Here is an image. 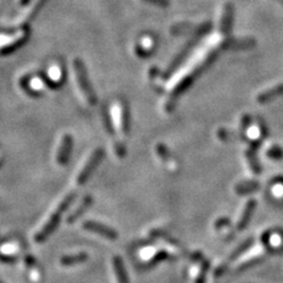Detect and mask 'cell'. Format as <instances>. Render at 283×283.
I'll use <instances>...</instances> for the list:
<instances>
[{"label": "cell", "mask_w": 283, "mask_h": 283, "mask_svg": "<svg viewBox=\"0 0 283 283\" xmlns=\"http://www.w3.org/2000/svg\"><path fill=\"white\" fill-rule=\"evenodd\" d=\"M75 197H76L75 194H68L67 196H65V199L59 203V205L57 207L56 210L52 213L49 221L44 224L42 230L35 233L34 241L37 242V243H43V242H45L49 237H50L52 233H54V230L58 228L63 213L67 210V208L70 207L72 200H75Z\"/></svg>", "instance_id": "1"}, {"label": "cell", "mask_w": 283, "mask_h": 283, "mask_svg": "<svg viewBox=\"0 0 283 283\" xmlns=\"http://www.w3.org/2000/svg\"><path fill=\"white\" fill-rule=\"evenodd\" d=\"M73 70H75V75L79 90L83 93L85 100H86L90 105H96V104H97V96H96V92L93 91L91 83H90L89 81L86 67H85L84 63L78 58L73 60Z\"/></svg>", "instance_id": "2"}, {"label": "cell", "mask_w": 283, "mask_h": 283, "mask_svg": "<svg viewBox=\"0 0 283 283\" xmlns=\"http://www.w3.org/2000/svg\"><path fill=\"white\" fill-rule=\"evenodd\" d=\"M103 156H104V151L103 149H100V148L96 149L91 155H90V157L87 158V162L84 164V166L82 167L81 172H79L76 178V182L78 185H83V184L87 182L90 176L92 175L93 171H95L96 167L98 166V164L100 163Z\"/></svg>", "instance_id": "3"}, {"label": "cell", "mask_w": 283, "mask_h": 283, "mask_svg": "<svg viewBox=\"0 0 283 283\" xmlns=\"http://www.w3.org/2000/svg\"><path fill=\"white\" fill-rule=\"evenodd\" d=\"M30 35L29 30L24 29L23 31L19 32L13 37H5L6 39L0 40V52L1 53H10L13 50L19 48L20 45H23L24 43L27 40V37Z\"/></svg>", "instance_id": "4"}, {"label": "cell", "mask_w": 283, "mask_h": 283, "mask_svg": "<svg viewBox=\"0 0 283 283\" xmlns=\"http://www.w3.org/2000/svg\"><path fill=\"white\" fill-rule=\"evenodd\" d=\"M83 228L85 230H87V232L98 233V235H100L101 237L108 238V240L110 241H115L118 238V233L116 230L108 227V225L100 223V222L86 221L83 224Z\"/></svg>", "instance_id": "5"}, {"label": "cell", "mask_w": 283, "mask_h": 283, "mask_svg": "<svg viewBox=\"0 0 283 283\" xmlns=\"http://www.w3.org/2000/svg\"><path fill=\"white\" fill-rule=\"evenodd\" d=\"M72 144H73V139L71 137V134H64L62 137V141H60V144L58 147V151H57V156H56V161L59 166H67L68 163V158H70L71 155V150H72Z\"/></svg>", "instance_id": "6"}, {"label": "cell", "mask_w": 283, "mask_h": 283, "mask_svg": "<svg viewBox=\"0 0 283 283\" xmlns=\"http://www.w3.org/2000/svg\"><path fill=\"white\" fill-rule=\"evenodd\" d=\"M115 111V119H116V125L117 128L119 129L120 133L123 136H125L129 131V126H128V117H126V109L124 105L122 104H117L114 109Z\"/></svg>", "instance_id": "7"}, {"label": "cell", "mask_w": 283, "mask_h": 283, "mask_svg": "<svg viewBox=\"0 0 283 283\" xmlns=\"http://www.w3.org/2000/svg\"><path fill=\"white\" fill-rule=\"evenodd\" d=\"M92 202H93V199L90 195H86V196H84V199L82 200V202L79 203L78 204V207H77L75 209V211L73 213H71L70 215H68L67 217V223H73V222H76L77 219L79 218L83 214L85 213V211L87 210V208L90 207V205L92 204Z\"/></svg>", "instance_id": "8"}, {"label": "cell", "mask_w": 283, "mask_h": 283, "mask_svg": "<svg viewBox=\"0 0 283 283\" xmlns=\"http://www.w3.org/2000/svg\"><path fill=\"white\" fill-rule=\"evenodd\" d=\"M112 266H114V270L115 274H116V279L118 283H130L129 282L128 274H126L124 262H123L120 256H115L112 258Z\"/></svg>", "instance_id": "9"}, {"label": "cell", "mask_w": 283, "mask_h": 283, "mask_svg": "<svg viewBox=\"0 0 283 283\" xmlns=\"http://www.w3.org/2000/svg\"><path fill=\"white\" fill-rule=\"evenodd\" d=\"M89 260V255L86 252H79L76 255H67L60 258V265L63 266H72L79 263H83L85 261Z\"/></svg>", "instance_id": "10"}, {"label": "cell", "mask_w": 283, "mask_h": 283, "mask_svg": "<svg viewBox=\"0 0 283 283\" xmlns=\"http://www.w3.org/2000/svg\"><path fill=\"white\" fill-rule=\"evenodd\" d=\"M255 207H256V202L255 200H249L248 203L244 207L243 213H242L240 221L237 223V230H243L247 227V224L249 223L250 216H251L252 211H254Z\"/></svg>", "instance_id": "11"}, {"label": "cell", "mask_w": 283, "mask_h": 283, "mask_svg": "<svg viewBox=\"0 0 283 283\" xmlns=\"http://www.w3.org/2000/svg\"><path fill=\"white\" fill-rule=\"evenodd\" d=\"M46 0H35V2L31 6V9L29 10V12L26 13L25 16H24L23 18V21H21V25H24V24H27L29 21H31L32 19H33L35 16L38 15V12H39L40 9L43 7V5L45 4Z\"/></svg>", "instance_id": "12"}, {"label": "cell", "mask_w": 283, "mask_h": 283, "mask_svg": "<svg viewBox=\"0 0 283 283\" xmlns=\"http://www.w3.org/2000/svg\"><path fill=\"white\" fill-rule=\"evenodd\" d=\"M257 186H258L257 183H242L240 185H237L236 191L240 192V194H247V192L256 190Z\"/></svg>", "instance_id": "13"}, {"label": "cell", "mask_w": 283, "mask_h": 283, "mask_svg": "<svg viewBox=\"0 0 283 283\" xmlns=\"http://www.w3.org/2000/svg\"><path fill=\"white\" fill-rule=\"evenodd\" d=\"M251 243H252V240H251V238H249L248 241H246V242H244V243H242L240 248H238L237 250H235V251L233 252V254H232V256H230V258H229V261H233V260H235L236 257H238V256H240V255L242 254V252H243V251H246V250L248 249L250 246H251Z\"/></svg>", "instance_id": "14"}, {"label": "cell", "mask_w": 283, "mask_h": 283, "mask_svg": "<svg viewBox=\"0 0 283 283\" xmlns=\"http://www.w3.org/2000/svg\"><path fill=\"white\" fill-rule=\"evenodd\" d=\"M208 269H209V262L204 261L202 266H200V270L199 273V276H197L196 283H205V276H207Z\"/></svg>", "instance_id": "15"}, {"label": "cell", "mask_w": 283, "mask_h": 283, "mask_svg": "<svg viewBox=\"0 0 283 283\" xmlns=\"http://www.w3.org/2000/svg\"><path fill=\"white\" fill-rule=\"evenodd\" d=\"M167 257H169V255H167V252H166V251L157 252V254L155 255V257L151 258L149 262H148V265H149V266H153V265H156V263H157V262H159V261L166 260V258H167Z\"/></svg>", "instance_id": "16"}, {"label": "cell", "mask_w": 283, "mask_h": 283, "mask_svg": "<svg viewBox=\"0 0 283 283\" xmlns=\"http://www.w3.org/2000/svg\"><path fill=\"white\" fill-rule=\"evenodd\" d=\"M18 258L16 256H11V255L4 254V252H0V262L2 263H7V265H11V263L17 262Z\"/></svg>", "instance_id": "17"}, {"label": "cell", "mask_w": 283, "mask_h": 283, "mask_svg": "<svg viewBox=\"0 0 283 283\" xmlns=\"http://www.w3.org/2000/svg\"><path fill=\"white\" fill-rule=\"evenodd\" d=\"M282 90V87H279V89H274V90H270L269 92H266V93H263L262 96H261L260 98H258V100H269L270 97H273V93H276V92H279V91H281Z\"/></svg>", "instance_id": "18"}, {"label": "cell", "mask_w": 283, "mask_h": 283, "mask_svg": "<svg viewBox=\"0 0 283 283\" xmlns=\"http://www.w3.org/2000/svg\"><path fill=\"white\" fill-rule=\"evenodd\" d=\"M145 1L152 2V4L155 5H161V6H164V5L167 4L166 0H145Z\"/></svg>", "instance_id": "19"}, {"label": "cell", "mask_w": 283, "mask_h": 283, "mask_svg": "<svg viewBox=\"0 0 283 283\" xmlns=\"http://www.w3.org/2000/svg\"><path fill=\"white\" fill-rule=\"evenodd\" d=\"M2 159H4V158H2V156L0 155V166H1V164H2Z\"/></svg>", "instance_id": "20"}, {"label": "cell", "mask_w": 283, "mask_h": 283, "mask_svg": "<svg viewBox=\"0 0 283 283\" xmlns=\"http://www.w3.org/2000/svg\"><path fill=\"white\" fill-rule=\"evenodd\" d=\"M0 283H4V282H2V281H1V280H0Z\"/></svg>", "instance_id": "21"}]
</instances>
